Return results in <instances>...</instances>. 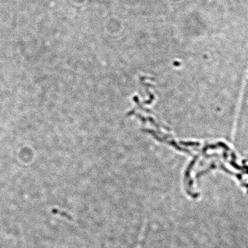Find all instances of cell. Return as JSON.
<instances>
[{"mask_svg":"<svg viewBox=\"0 0 248 248\" xmlns=\"http://www.w3.org/2000/svg\"><path fill=\"white\" fill-rule=\"evenodd\" d=\"M147 226L144 225L143 227L142 231H141V239L140 240V242H139L138 246H137V248H143V243H144V238H145L146 234H147Z\"/></svg>","mask_w":248,"mask_h":248,"instance_id":"cell-1","label":"cell"}]
</instances>
